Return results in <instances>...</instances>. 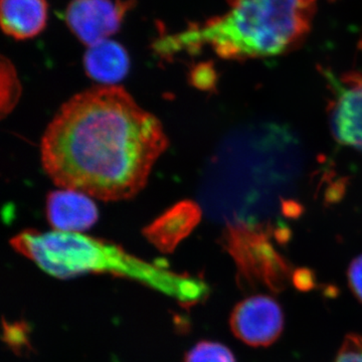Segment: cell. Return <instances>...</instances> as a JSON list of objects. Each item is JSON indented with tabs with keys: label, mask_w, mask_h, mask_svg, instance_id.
<instances>
[{
	"label": "cell",
	"mask_w": 362,
	"mask_h": 362,
	"mask_svg": "<svg viewBox=\"0 0 362 362\" xmlns=\"http://www.w3.org/2000/svg\"><path fill=\"white\" fill-rule=\"evenodd\" d=\"M350 290L362 304V255L351 262L347 270Z\"/></svg>",
	"instance_id": "obj_15"
},
{
	"label": "cell",
	"mask_w": 362,
	"mask_h": 362,
	"mask_svg": "<svg viewBox=\"0 0 362 362\" xmlns=\"http://www.w3.org/2000/svg\"><path fill=\"white\" fill-rule=\"evenodd\" d=\"M47 216L54 230L81 233L94 226L99 214L89 195L62 188L47 197Z\"/></svg>",
	"instance_id": "obj_8"
},
{
	"label": "cell",
	"mask_w": 362,
	"mask_h": 362,
	"mask_svg": "<svg viewBox=\"0 0 362 362\" xmlns=\"http://www.w3.org/2000/svg\"><path fill=\"white\" fill-rule=\"evenodd\" d=\"M334 100L330 121L333 134L341 144L362 151V75L350 73L341 78L329 75Z\"/></svg>",
	"instance_id": "obj_7"
},
{
	"label": "cell",
	"mask_w": 362,
	"mask_h": 362,
	"mask_svg": "<svg viewBox=\"0 0 362 362\" xmlns=\"http://www.w3.org/2000/svg\"><path fill=\"white\" fill-rule=\"evenodd\" d=\"M183 362H237L232 350L220 342L202 341L192 347Z\"/></svg>",
	"instance_id": "obj_13"
},
{
	"label": "cell",
	"mask_w": 362,
	"mask_h": 362,
	"mask_svg": "<svg viewBox=\"0 0 362 362\" xmlns=\"http://www.w3.org/2000/svg\"><path fill=\"white\" fill-rule=\"evenodd\" d=\"M232 9L164 40V47L195 51L209 45L226 59L278 56L310 32L316 0H226ZM169 47V49H171ZM166 49L165 52L169 51Z\"/></svg>",
	"instance_id": "obj_3"
},
{
	"label": "cell",
	"mask_w": 362,
	"mask_h": 362,
	"mask_svg": "<svg viewBox=\"0 0 362 362\" xmlns=\"http://www.w3.org/2000/svg\"><path fill=\"white\" fill-rule=\"evenodd\" d=\"M201 218V209L194 202H182L146 226L144 235L159 251L171 252L192 233Z\"/></svg>",
	"instance_id": "obj_9"
},
{
	"label": "cell",
	"mask_w": 362,
	"mask_h": 362,
	"mask_svg": "<svg viewBox=\"0 0 362 362\" xmlns=\"http://www.w3.org/2000/svg\"><path fill=\"white\" fill-rule=\"evenodd\" d=\"M223 245L238 268L243 288L266 287L274 293L284 291L292 279L289 262L274 247L266 230L245 223L228 226Z\"/></svg>",
	"instance_id": "obj_4"
},
{
	"label": "cell",
	"mask_w": 362,
	"mask_h": 362,
	"mask_svg": "<svg viewBox=\"0 0 362 362\" xmlns=\"http://www.w3.org/2000/svg\"><path fill=\"white\" fill-rule=\"evenodd\" d=\"M47 0H1L2 30L18 40L37 37L47 25Z\"/></svg>",
	"instance_id": "obj_10"
},
{
	"label": "cell",
	"mask_w": 362,
	"mask_h": 362,
	"mask_svg": "<svg viewBox=\"0 0 362 362\" xmlns=\"http://www.w3.org/2000/svg\"><path fill=\"white\" fill-rule=\"evenodd\" d=\"M291 281L299 291L308 292L316 287L315 274L308 268H299L293 272Z\"/></svg>",
	"instance_id": "obj_16"
},
{
	"label": "cell",
	"mask_w": 362,
	"mask_h": 362,
	"mask_svg": "<svg viewBox=\"0 0 362 362\" xmlns=\"http://www.w3.org/2000/svg\"><path fill=\"white\" fill-rule=\"evenodd\" d=\"M21 87L16 69L9 59H1V113H9L21 97Z\"/></svg>",
	"instance_id": "obj_12"
},
{
	"label": "cell",
	"mask_w": 362,
	"mask_h": 362,
	"mask_svg": "<svg viewBox=\"0 0 362 362\" xmlns=\"http://www.w3.org/2000/svg\"><path fill=\"white\" fill-rule=\"evenodd\" d=\"M84 65L90 78L112 86L127 75L129 56L122 45L106 40L89 47L85 54Z\"/></svg>",
	"instance_id": "obj_11"
},
{
	"label": "cell",
	"mask_w": 362,
	"mask_h": 362,
	"mask_svg": "<svg viewBox=\"0 0 362 362\" xmlns=\"http://www.w3.org/2000/svg\"><path fill=\"white\" fill-rule=\"evenodd\" d=\"M168 135L118 86H98L57 112L40 143L42 168L59 187L92 199H132L146 185Z\"/></svg>",
	"instance_id": "obj_1"
},
{
	"label": "cell",
	"mask_w": 362,
	"mask_h": 362,
	"mask_svg": "<svg viewBox=\"0 0 362 362\" xmlns=\"http://www.w3.org/2000/svg\"><path fill=\"white\" fill-rule=\"evenodd\" d=\"M133 4V0H71L66 7V23L83 44L92 47L120 30Z\"/></svg>",
	"instance_id": "obj_5"
},
{
	"label": "cell",
	"mask_w": 362,
	"mask_h": 362,
	"mask_svg": "<svg viewBox=\"0 0 362 362\" xmlns=\"http://www.w3.org/2000/svg\"><path fill=\"white\" fill-rule=\"evenodd\" d=\"M11 245L45 273L56 278L111 274L158 290L185 306L201 303L209 298V286L202 278L150 264L115 244L81 233L25 230L13 238Z\"/></svg>",
	"instance_id": "obj_2"
},
{
	"label": "cell",
	"mask_w": 362,
	"mask_h": 362,
	"mask_svg": "<svg viewBox=\"0 0 362 362\" xmlns=\"http://www.w3.org/2000/svg\"><path fill=\"white\" fill-rule=\"evenodd\" d=\"M334 362H362V337L350 333L345 337Z\"/></svg>",
	"instance_id": "obj_14"
},
{
	"label": "cell",
	"mask_w": 362,
	"mask_h": 362,
	"mask_svg": "<svg viewBox=\"0 0 362 362\" xmlns=\"http://www.w3.org/2000/svg\"><path fill=\"white\" fill-rule=\"evenodd\" d=\"M230 325L235 337L247 345L270 346L282 334L284 314L274 298L255 295L235 305Z\"/></svg>",
	"instance_id": "obj_6"
}]
</instances>
